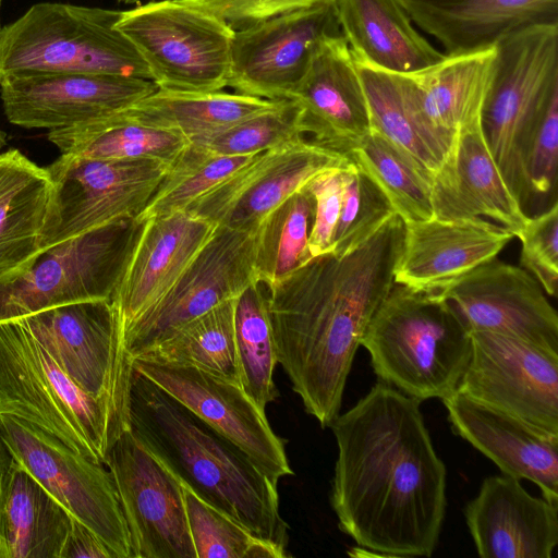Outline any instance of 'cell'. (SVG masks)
Masks as SVG:
<instances>
[{"label":"cell","mask_w":558,"mask_h":558,"mask_svg":"<svg viewBox=\"0 0 558 558\" xmlns=\"http://www.w3.org/2000/svg\"><path fill=\"white\" fill-rule=\"evenodd\" d=\"M46 168L53 196L43 251L118 220H135L171 166L154 159L104 160L61 154Z\"/></svg>","instance_id":"10"},{"label":"cell","mask_w":558,"mask_h":558,"mask_svg":"<svg viewBox=\"0 0 558 558\" xmlns=\"http://www.w3.org/2000/svg\"><path fill=\"white\" fill-rule=\"evenodd\" d=\"M5 145V133L0 129V150Z\"/></svg>","instance_id":"50"},{"label":"cell","mask_w":558,"mask_h":558,"mask_svg":"<svg viewBox=\"0 0 558 558\" xmlns=\"http://www.w3.org/2000/svg\"><path fill=\"white\" fill-rule=\"evenodd\" d=\"M420 400L378 381L331 422L330 504L339 529L384 557H430L445 520L447 471Z\"/></svg>","instance_id":"1"},{"label":"cell","mask_w":558,"mask_h":558,"mask_svg":"<svg viewBox=\"0 0 558 558\" xmlns=\"http://www.w3.org/2000/svg\"><path fill=\"white\" fill-rule=\"evenodd\" d=\"M240 31L291 11L332 0H180Z\"/></svg>","instance_id":"46"},{"label":"cell","mask_w":558,"mask_h":558,"mask_svg":"<svg viewBox=\"0 0 558 558\" xmlns=\"http://www.w3.org/2000/svg\"><path fill=\"white\" fill-rule=\"evenodd\" d=\"M158 87L151 80L106 74H27L0 83L8 121L25 129H63L129 109Z\"/></svg>","instance_id":"19"},{"label":"cell","mask_w":558,"mask_h":558,"mask_svg":"<svg viewBox=\"0 0 558 558\" xmlns=\"http://www.w3.org/2000/svg\"><path fill=\"white\" fill-rule=\"evenodd\" d=\"M345 162L322 172L305 186L314 198V217L308 238L312 257L331 251L342 205Z\"/></svg>","instance_id":"45"},{"label":"cell","mask_w":558,"mask_h":558,"mask_svg":"<svg viewBox=\"0 0 558 558\" xmlns=\"http://www.w3.org/2000/svg\"><path fill=\"white\" fill-rule=\"evenodd\" d=\"M27 422L105 464L129 428L78 388L19 319L0 324V417Z\"/></svg>","instance_id":"5"},{"label":"cell","mask_w":558,"mask_h":558,"mask_svg":"<svg viewBox=\"0 0 558 558\" xmlns=\"http://www.w3.org/2000/svg\"><path fill=\"white\" fill-rule=\"evenodd\" d=\"M132 367L240 448L270 480L278 483L293 475L286 441L239 384L199 368L144 359H133Z\"/></svg>","instance_id":"17"},{"label":"cell","mask_w":558,"mask_h":558,"mask_svg":"<svg viewBox=\"0 0 558 558\" xmlns=\"http://www.w3.org/2000/svg\"><path fill=\"white\" fill-rule=\"evenodd\" d=\"M459 391L558 435V350L517 337L471 331Z\"/></svg>","instance_id":"14"},{"label":"cell","mask_w":558,"mask_h":558,"mask_svg":"<svg viewBox=\"0 0 558 558\" xmlns=\"http://www.w3.org/2000/svg\"><path fill=\"white\" fill-rule=\"evenodd\" d=\"M234 305L235 299L218 304L135 359L199 368L240 385Z\"/></svg>","instance_id":"35"},{"label":"cell","mask_w":558,"mask_h":558,"mask_svg":"<svg viewBox=\"0 0 558 558\" xmlns=\"http://www.w3.org/2000/svg\"><path fill=\"white\" fill-rule=\"evenodd\" d=\"M73 517L19 462L0 484V536L8 558H61Z\"/></svg>","instance_id":"31"},{"label":"cell","mask_w":558,"mask_h":558,"mask_svg":"<svg viewBox=\"0 0 558 558\" xmlns=\"http://www.w3.org/2000/svg\"><path fill=\"white\" fill-rule=\"evenodd\" d=\"M289 99L301 109L312 142L347 156L371 132L360 73L342 35L325 38Z\"/></svg>","instance_id":"22"},{"label":"cell","mask_w":558,"mask_h":558,"mask_svg":"<svg viewBox=\"0 0 558 558\" xmlns=\"http://www.w3.org/2000/svg\"><path fill=\"white\" fill-rule=\"evenodd\" d=\"M118 1L121 3H125V4H132V3L140 2V0H118Z\"/></svg>","instance_id":"51"},{"label":"cell","mask_w":558,"mask_h":558,"mask_svg":"<svg viewBox=\"0 0 558 558\" xmlns=\"http://www.w3.org/2000/svg\"><path fill=\"white\" fill-rule=\"evenodd\" d=\"M396 211L373 180L351 159L344 165V187L330 253L342 256L371 238Z\"/></svg>","instance_id":"42"},{"label":"cell","mask_w":558,"mask_h":558,"mask_svg":"<svg viewBox=\"0 0 558 558\" xmlns=\"http://www.w3.org/2000/svg\"><path fill=\"white\" fill-rule=\"evenodd\" d=\"M137 228L133 219L95 228L0 278V324L59 305L110 300Z\"/></svg>","instance_id":"9"},{"label":"cell","mask_w":558,"mask_h":558,"mask_svg":"<svg viewBox=\"0 0 558 558\" xmlns=\"http://www.w3.org/2000/svg\"><path fill=\"white\" fill-rule=\"evenodd\" d=\"M110 471L133 558H196L177 476L126 428L110 448Z\"/></svg>","instance_id":"13"},{"label":"cell","mask_w":558,"mask_h":558,"mask_svg":"<svg viewBox=\"0 0 558 558\" xmlns=\"http://www.w3.org/2000/svg\"><path fill=\"white\" fill-rule=\"evenodd\" d=\"M314 198L304 187L275 207L257 226L254 269L257 281L271 289L313 257L308 238Z\"/></svg>","instance_id":"37"},{"label":"cell","mask_w":558,"mask_h":558,"mask_svg":"<svg viewBox=\"0 0 558 558\" xmlns=\"http://www.w3.org/2000/svg\"><path fill=\"white\" fill-rule=\"evenodd\" d=\"M371 130L415 159L434 175L453 143L434 131L421 112L405 74L374 69L355 60Z\"/></svg>","instance_id":"32"},{"label":"cell","mask_w":558,"mask_h":558,"mask_svg":"<svg viewBox=\"0 0 558 558\" xmlns=\"http://www.w3.org/2000/svg\"><path fill=\"white\" fill-rule=\"evenodd\" d=\"M255 232L256 229L218 226L169 293L126 331L124 345L131 361L183 324L236 299L258 282L254 269Z\"/></svg>","instance_id":"15"},{"label":"cell","mask_w":558,"mask_h":558,"mask_svg":"<svg viewBox=\"0 0 558 558\" xmlns=\"http://www.w3.org/2000/svg\"><path fill=\"white\" fill-rule=\"evenodd\" d=\"M415 25L435 37L445 54L497 46L513 33L558 23V0H400Z\"/></svg>","instance_id":"27"},{"label":"cell","mask_w":558,"mask_h":558,"mask_svg":"<svg viewBox=\"0 0 558 558\" xmlns=\"http://www.w3.org/2000/svg\"><path fill=\"white\" fill-rule=\"evenodd\" d=\"M217 228L186 210L138 222L109 300L123 338L175 286Z\"/></svg>","instance_id":"20"},{"label":"cell","mask_w":558,"mask_h":558,"mask_svg":"<svg viewBox=\"0 0 558 558\" xmlns=\"http://www.w3.org/2000/svg\"><path fill=\"white\" fill-rule=\"evenodd\" d=\"M0 558H8L7 548L4 546V543L0 536Z\"/></svg>","instance_id":"49"},{"label":"cell","mask_w":558,"mask_h":558,"mask_svg":"<svg viewBox=\"0 0 558 558\" xmlns=\"http://www.w3.org/2000/svg\"><path fill=\"white\" fill-rule=\"evenodd\" d=\"M342 35L335 0L235 31L228 86L269 100L289 99L319 44Z\"/></svg>","instance_id":"16"},{"label":"cell","mask_w":558,"mask_h":558,"mask_svg":"<svg viewBox=\"0 0 558 558\" xmlns=\"http://www.w3.org/2000/svg\"><path fill=\"white\" fill-rule=\"evenodd\" d=\"M19 320L78 388L129 427L133 367L109 300L59 305Z\"/></svg>","instance_id":"11"},{"label":"cell","mask_w":558,"mask_h":558,"mask_svg":"<svg viewBox=\"0 0 558 558\" xmlns=\"http://www.w3.org/2000/svg\"><path fill=\"white\" fill-rule=\"evenodd\" d=\"M61 558H116V556L90 529L73 518Z\"/></svg>","instance_id":"47"},{"label":"cell","mask_w":558,"mask_h":558,"mask_svg":"<svg viewBox=\"0 0 558 558\" xmlns=\"http://www.w3.org/2000/svg\"><path fill=\"white\" fill-rule=\"evenodd\" d=\"M3 2H4V0H0V27L2 26L1 25V10H2Z\"/></svg>","instance_id":"52"},{"label":"cell","mask_w":558,"mask_h":558,"mask_svg":"<svg viewBox=\"0 0 558 558\" xmlns=\"http://www.w3.org/2000/svg\"><path fill=\"white\" fill-rule=\"evenodd\" d=\"M279 101L221 90L185 93L158 88L121 112L136 123L178 132L191 143L270 110Z\"/></svg>","instance_id":"33"},{"label":"cell","mask_w":558,"mask_h":558,"mask_svg":"<svg viewBox=\"0 0 558 558\" xmlns=\"http://www.w3.org/2000/svg\"><path fill=\"white\" fill-rule=\"evenodd\" d=\"M116 26L159 89L209 93L228 86L235 31L218 17L180 0H161L122 11Z\"/></svg>","instance_id":"8"},{"label":"cell","mask_w":558,"mask_h":558,"mask_svg":"<svg viewBox=\"0 0 558 558\" xmlns=\"http://www.w3.org/2000/svg\"><path fill=\"white\" fill-rule=\"evenodd\" d=\"M496 48L481 125L495 163L524 210L529 202L523 174L527 143L558 94V23L524 27Z\"/></svg>","instance_id":"7"},{"label":"cell","mask_w":558,"mask_h":558,"mask_svg":"<svg viewBox=\"0 0 558 558\" xmlns=\"http://www.w3.org/2000/svg\"><path fill=\"white\" fill-rule=\"evenodd\" d=\"M52 196L46 167L16 148L0 153V278L31 266L43 252Z\"/></svg>","instance_id":"29"},{"label":"cell","mask_w":558,"mask_h":558,"mask_svg":"<svg viewBox=\"0 0 558 558\" xmlns=\"http://www.w3.org/2000/svg\"><path fill=\"white\" fill-rule=\"evenodd\" d=\"M0 437L25 468L114 554L133 558L130 534L110 471L27 422L0 417Z\"/></svg>","instance_id":"12"},{"label":"cell","mask_w":558,"mask_h":558,"mask_svg":"<svg viewBox=\"0 0 558 558\" xmlns=\"http://www.w3.org/2000/svg\"><path fill=\"white\" fill-rule=\"evenodd\" d=\"M558 94L542 114L527 143L523 174L527 199L532 196L557 202L558 173Z\"/></svg>","instance_id":"43"},{"label":"cell","mask_w":558,"mask_h":558,"mask_svg":"<svg viewBox=\"0 0 558 558\" xmlns=\"http://www.w3.org/2000/svg\"><path fill=\"white\" fill-rule=\"evenodd\" d=\"M378 381L420 401L458 389L472 353L471 331L439 292L395 283L362 339Z\"/></svg>","instance_id":"4"},{"label":"cell","mask_w":558,"mask_h":558,"mask_svg":"<svg viewBox=\"0 0 558 558\" xmlns=\"http://www.w3.org/2000/svg\"><path fill=\"white\" fill-rule=\"evenodd\" d=\"M61 154L89 159H154L172 166L190 145L182 134L147 126L118 112L89 122L48 131Z\"/></svg>","instance_id":"34"},{"label":"cell","mask_w":558,"mask_h":558,"mask_svg":"<svg viewBox=\"0 0 558 558\" xmlns=\"http://www.w3.org/2000/svg\"><path fill=\"white\" fill-rule=\"evenodd\" d=\"M432 203L435 218H484L514 236L529 217L495 163L481 121L457 134L448 157L433 175Z\"/></svg>","instance_id":"26"},{"label":"cell","mask_w":558,"mask_h":558,"mask_svg":"<svg viewBox=\"0 0 558 558\" xmlns=\"http://www.w3.org/2000/svg\"><path fill=\"white\" fill-rule=\"evenodd\" d=\"M403 234L393 214L353 251L313 257L266 289L277 362L323 428L339 414L357 348L395 284Z\"/></svg>","instance_id":"2"},{"label":"cell","mask_w":558,"mask_h":558,"mask_svg":"<svg viewBox=\"0 0 558 558\" xmlns=\"http://www.w3.org/2000/svg\"><path fill=\"white\" fill-rule=\"evenodd\" d=\"M521 242L520 264L541 284L544 292L556 296L558 286V203L541 214L527 217L517 234Z\"/></svg>","instance_id":"44"},{"label":"cell","mask_w":558,"mask_h":558,"mask_svg":"<svg viewBox=\"0 0 558 558\" xmlns=\"http://www.w3.org/2000/svg\"><path fill=\"white\" fill-rule=\"evenodd\" d=\"M464 517L481 558H551L558 544V504L504 473L482 482Z\"/></svg>","instance_id":"23"},{"label":"cell","mask_w":558,"mask_h":558,"mask_svg":"<svg viewBox=\"0 0 558 558\" xmlns=\"http://www.w3.org/2000/svg\"><path fill=\"white\" fill-rule=\"evenodd\" d=\"M347 157L380 189L404 223L435 218L433 175L380 134L371 130Z\"/></svg>","instance_id":"36"},{"label":"cell","mask_w":558,"mask_h":558,"mask_svg":"<svg viewBox=\"0 0 558 558\" xmlns=\"http://www.w3.org/2000/svg\"><path fill=\"white\" fill-rule=\"evenodd\" d=\"M305 138L301 109L282 99L267 111L253 116L211 136L191 143L226 156H250Z\"/></svg>","instance_id":"41"},{"label":"cell","mask_w":558,"mask_h":558,"mask_svg":"<svg viewBox=\"0 0 558 558\" xmlns=\"http://www.w3.org/2000/svg\"><path fill=\"white\" fill-rule=\"evenodd\" d=\"M452 430L492 460L501 473L536 484L558 504V435L456 390L442 399Z\"/></svg>","instance_id":"25"},{"label":"cell","mask_w":558,"mask_h":558,"mask_svg":"<svg viewBox=\"0 0 558 558\" xmlns=\"http://www.w3.org/2000/svg\"><path fill=\"white\" fill-rule=\"evenodd\" d=\"M253 156L219 155L190 143L135 221L185 210L194 201L248 162Z\"/></svg>","instance_id":"39"},{"label":"cell","mask_w":558,"mask_h":558,"mask_svg":"<svg viewBox=\"0 0 558 558\" xmlns=\"http://www.w3.org/2000/svg\"><path fill=\"white\" fill-rule=\"evenodd\" d=\"M513 236L484 218L407 222L395 283L437 292L496 258Z\"/></svg>","instance_id":"24"},{"label":"cell","mask_w":558,"mask_h":558,"mask_svg":"<svg viewBox=\"0 0 558 558\" xmlns=\"http://www.w3.org/2000/svg\"><path fill=\"white\" fill-rule=\"evenodd\" d=\"M342 36L354 59L377 70L411 74L439 62L400 0H335Z\"/></svg>","instance_id":"28"},{"label":"cell","mask_w":558,"mask_h":558,"mask_svg":"<svg viewBox=\"0 0 558 558\" xmlns=\"http://www.w3.org/2000/svg\"><path fill=\"white\" fill-rule=\"evenodd\" d=\"M347 156L302 138L254 155L185 210L218 226L255 230L286 198Z\"/></svg>","instance_id":"18"},{"label":"cell","mask_w":558,"mask_h":558,"mask_svg":"<svg viewBox=\"0 0 558 558\" xmlns=\"http://www.w3.org/2000/svg\"><path fill=\"white\" fill-rule=\"evenodd\" d=\"M122 11L61 2L33 4L0 27V83L27 74L84 73L151 80L117 28Z\"/></svg>","instance_id":"6"},{"label":"cell","mask_w":558,"mask_h":558,"mask_svg":"<svg viewBox=\"0 0 558 558\" xmlns=\"http://www.w3.org/2000/svg\"><path fill=\"white\" fill-rule=\"evenodd\" d=\"M129 427L182 485L257 537L286 549L277 482L221 436L133 368Z\"/></svg>","instance_id":"3"},{"label":"cell","mask_w":558,"mask_h":558,"mask_svg":"<svg viewBox=\"0 0 558 558\" xmlns=\"http://www.w3.org/2000/svg\"><path fill=\"white\" fill-rule=\"evenodd\" d=\"M12 461H13V457H12L10 450L8 449L7 445L4 444V441L0 437V484H1V481L4 476V474L9 470Z\"/></svg>","instance_id":"48"},{"label":"cell","mask_w":558,"mask_h":558,"mask_svg":"<svg viewBox=\"0 0 558 558\" xmlns=\"http://www.w3.org/2000/svg\"><path fill=\"white\" fill-rule=\"evenodd\" d=\"M234 341L240 386L266 410L278 397L274 380L278 362L266 288L260 282L250 286L235 299Z\"/></svg>","instance_id":"38"},{"label":"cell","mask_w":558,"mask_h":558,"mask_svg":"<svg viewBox=\"0 0 558 558\" xmlns=\"http://www.w3.org/2000/svg\"><path fill=\"white\" fill-rule=\"evenodd\" d=\"M470 331L517 337L558 350V315L524 268L494 258L437 291Z\"/></svg>","instance_id":"21"},{"label":"cell","mask_w":558,"mask_h":558,"mask_svg":"<svg viewBox=\"0 0 558 558\" xmlns=\"http://www.w3.org/2000/svg\"><path fill=\"white\" fill-rule=\"evenodd\" d=\"M497 48L446 54L439 62L405 74L429 126L453 143L457 134L481 121Z\"/></svg>","instance_id":"30"},{"label":"cell","mask_w":558,"mask_h":558,"mask_svg":"<svg viewBox=\"0 0 558 558\" xmlns=\"http://www.w3.org/2000/svg\"><path fill=\"white\" fill-rule=\"evenodd\" d=\"M183 486L196 558H284L286 549L266 542Z\"/></svg>","instance_id":"40"}]
</instances>
